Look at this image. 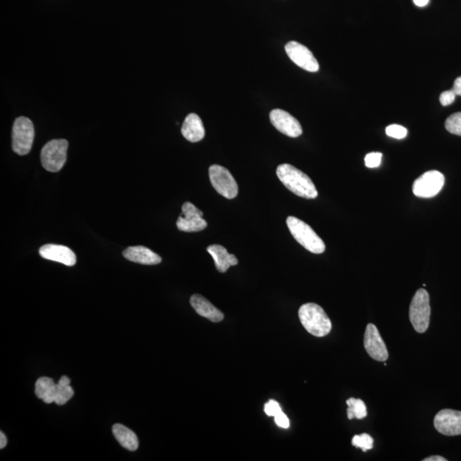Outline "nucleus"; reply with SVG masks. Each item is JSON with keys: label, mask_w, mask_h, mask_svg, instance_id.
Listing matches in <instances>:
<instances>
[{"label": "nucleus", "mask_w": 461, "mask_h": 461, "mask_svg": "<svg viewBox=\"0 0 461 461\" xmlns=\"http://www.w3.org/2000/svg\"><path fill=\"white\" fill-rule=\"evenodd\" d=\"M276 174L283 185L298 197L306 199L318 197L316 187L310 178L291 164H281Z\"/></svg>", "instance_id": "1"}, {"label": "nucleus", "mask_w": 461, "mask_h": 461, "mask_svg": "<svg viewBox=\"0 0 461 461\" xmlns=\"http://www.w3.org/2000/svg\"><path fill=\"white\" fill-rule=\"evenodd\" d=\"M300 321L307 333L322 338L330 333L331 322L324 310L316 303H306L298 311Z\"/></svg>", "instance_id": "2"}, {"label": "nucleus", "mask_w": 461, "mask_h": 461, "mask_svg": "<svg viewBox=\"0 0 461 461\" xmlns=\"http://www.w3.org/2000/svg\"><path fill=\"white\" fill-rule=\"evenodd\" d=\"M289 232L294 239L314 254H322L326 250V244L309 225L294 216H289L286 220Z\"/></svg>", "instance_id": "3"}, {"label": "nucleus", "mask_w": 461, "mask_h": 461, "mask_svg": "<svg viewBox=\"0 0 461 461\" xmlns=\"http://www.w3.org/2000/svg\"><path fill=\"white\" fill-rule=\"evenodd\" d=\"M410 318L414 330L418 333L427 331L431 318L429 296L425 289H418L412 299Z\"/></svg>", "instance_id": "4"}, {"label": "nucleus", "mask_w": 461, "mask_h": 461, "mask_svg": "<svg viewBox=\"0 0 461 461\" xmlns=\"http://www.w3.org/2000/svg\"><path fill=\"white\" fill-rule=\"evenodd\" d=\"M69 143L65 139H54L45 145L41 151V163L49 172H58L67 160Z\"/></svg>", "instance_id": "5"}, {"label": "nucleus", "mask_w": 461, "mask_h": 461, "mask_svg": "<svg viewBox=\"0 0 461 461\" xmlns=\"http://www.w3.org/2000/svg\"><path fill=\"white\" fill-rule=\"evenodd\" d=\"M34 139L33 122L29 118L16 119L12 128V149L20 156L27 155L32 149Z\"/></svg>", "instance_id": "6"}, {"label": "nucleus", "mask_w": 461, "mask_h": 461, "mask_svg": "<svg viewBox=\"0 0 461 461\" xmlns=\"http://www.w3.org/2000/svg\"><path fill=\"white\" fill-rule=\"evenodd\" d=\"M209 174L212 186L219 194L228 199L237 197L239 194V187L232 174L226 167L212 165L209 167Z\"/></svg>", "instance_id": "7"}, {"label": "nucleus", "mask_w": 461, "mask_h": 461, "mask_svg": "<svg viewBox=\"0 0 461 461\" xmlns=\"http://www.w3.org/2000/svg\"><path fill=\"white\" fill-rule=\"evenodd\" d=\"M445 183V178L442 173L436 170L428 171L414 181L413 192L418 198H433L441 191Z\"/></svg>", "instance_id": "8"}, {"label": "nucleus", "mask_w": 461, "mask_h": 461, "mask_svg": "<svg viewBox=\"0 0 461 461\" xmlns=\"http://www.w3.org/2000/svg\"><path fill=\"white\" fill-rule=\"evenodd\" d=\"M204 213L189 202L182 206V215L177 221V228L181 232L197 233L207 228V222L204 218Z\"/></svg>", "instance_id": "9"}, {"label": "nucleus", "mask_w": 461, "mask_h": 461, "mask_svg": "<svg viewBox=\"0 0 461 461\" xmlns=\"http://www.w3.org/2000/svg\"><path fill=\"white\" fill-rule=\"evenodd\" d=\"M285 51L289 59L300 68L309 72L319 71V62L305 45L300 44L298 42L291 41L285 45Z\"/></svg>", "instance_id": "10"}, {"label": "nucleus", "mask_w": 461, "mask_h": 461, "mask_svg": "<svg viewBox=\"0 0 461 461\" xmlns=\"http://www.w3.org/2000/svg\"><path fill=\"white\" fill-rule=\"evenodd\" d=\"M366 351L377 362H384L389 358L386 344L375 324H368L364 336Z\"/></svg>", "instance_id": "11"}, {"label": "nucleus", "mask_w": 461, "mask_h": 461, "mask_svg": "<svg viewBox=\"0 0 461 461\" xmlns=\"http://www.w3.org/2000/svg\"><path fill=\"white\" fill-rule=\"evenodd\" d=\"M271 123L278 131L288 137L298 138L303 134V128L300 122L294 117L286 111L279 109L270 113Z\"/></svg>", "instance_id": "12"}, {"label": "nucleus", "mask_w": 461, "mask_h": 461, "mask_svg": "<svg viewBox=\"0 0 461 461\" xmlns=\"http://www.w3.org/2000/svg\"><path fill=\"white\" fill-rule=\"evenodd\" d=\"M434 426L442 435L453 436L461 435V412L442 410L436 415Z\"/></svg>", "instance_id": "13"}, {"label": "nucleus", "mask_w": 461, "mask_h": 461, "mask_svg": "<svg viewBox=\"0 0 461 461\" xmlns=\"http://www.w3.org/2000/svg\"><path fill=\"white\" fill-rule=\"evenodd\" d=\"M44 259L57 261V263L72 267L76 263V256L69 248L59 244H45L38 251Z\"/></svg>", "instance_id": "14"}, {"label": "nucleus", "mask_w": 461, "mask_h": 461, "mask_svg": "<svg viewBox=\"0 0 461 461\" xmlns=\"http://www.w3.org/2000/svg\"><path fill=\"white\" fill-rule=\"evenodd\" d=\"M191 305L199 316L206 318L212 322H221L224 319V314L217 307L212 305L209 300L198 294L191 296Z\"/></svg>", "instance_id": "15"}, {"label": "nucleus", "mask_w": 461, "mask_h": 461, "mask_svg": "<svg viewBox=\"0 0 461 461\" xmlns=\"http://www.w3.org/2000/svg\"><path fill=\"white\" fill-rule=\"evenodd\" d=\"M126 259L143 265H157L162 263V257L145 246L128 247L123 251Z\"/></svg>", "instance_id": "16"}, {"label": "nucleus", "mask_w": 461, "mask_h": 461, "mask_svg": "<svg viewBox=\"0 0 461 461\" xmlns=\"http://www.w3.org/2000/svg\"><path fill=\"white\" fill-rule=\"evenodd\" d=\"M181 134L188 141L196 143L201 141L205 136L204 124L197 114L188 115L181 128Z\"/></svg>", "instance_id": "17"}, {"label": "nucleus", "mask_w": 461, "mask_h": 461, "mask_svg": "<svg viewBox=\"0 0 461 461\" xmlns=\"http://www.w3.org/2000/svg\"><path fill=\"white\" fill-rule=\"evenodd\" d=\"M207 251L214 259L216 269L222 274L228 271L230 267L236 266L239 263L234 255L229 254L225 247L219 244H212L207 248Z\"/></svg>", "instance_id": "18"}, {"label": "nucleus", "mask_w": 461, "mask_h": 461, "mask_svg": "<svg viewBox=\"0 0 461 461\" xmlns=\"http://www.w3.org/2000/svg\"><path fill=\"white\" fill-rule=\"evenodd\" d=\"M115 438L123 448L135 451L139 448V439L130 429L121 424H115L113 428Z\"/></svg>", "instance_id": "19"}, {"label": "nucleus", "mask_w": 461, "mask_h": 461, "mask_svg": "<svg viewBox=\"0 0 461 461\" xmlns=\"http://www.w3.org/2000/svg\"><path fill=\"white\" fill-rule=\"evenodd\" d=\"M74 396V390L71 386V379L67 376H62L56 384L51 401L58 405H64Z\"/></svg>", "instance_id": "20"}, {"label": "nucleus", "mask_w": 461, "mask_h": 461, "mask_svg": "<svg viewBox=\"0 0 461 461\" xmlns=\"http://www.w3.org/2000/svg\"><path fill=\"white\" fill-rule=\"evenodd\" d=\"M57 383L54 382V379L43 377V378L38 379L36 383V394L38 398L43 400L45 403H51V394Z\"/></svg>", "instance_id": "21"}, {"label": "nucleus", "mask_w": 461, "mask_h": 461, "mask_svg": "<svg viewBox=\"0 0 461 461\" xmlns=\"http://www.w3.org/2000/svg\"><path fill=\"white\" fill-rule=\"evenodd\" d=\"M346 404L348 406L347 414L348 420L353 418H357V420H362L368 415V410H366V404L362 399H355V398H349Z\"/></svg>", "instance_id": "22"}, {"label": "nucleus", "mask_w": 461, "mask_h": 461, "mask_svg": "<svg viewBox=\"0 0 461 461\" xmlns=\"http://www.w3.org/2000/svg\"><path fill=\"white\" fill-rule=\"evenodd\" d=\"M373 438L371 436L363 433L362 435H356L352 439V445L355 448L362 449L363 452H366L368 450L373 448Z\"/></svg>", "instance_id": "23"}, {"label": "nucleus", "mask_w": 461, "mask_h": 461, "mask_svg": "<svg viewBox=\"0 0 461 461\" xmlns=\"http://www.w3.org/2000/svg\"><path fill=\"white\" fill-rule=\"evenodd\" d=\"M445 128L450 134L461 136V113L450 115L445 121Z\"/></svg>", "instance_id": "24"}, {"label": "nucleus", "mask_w": 461, "mask_h": 461, "mask_svg": "<svg viewBox=\"0 0 461 461\" xmlns=\"http://www.w3.org/2000/svg\"><path fill=\"white\" fill-rule=\"evenodd\" d=\"M386 131L389 137L397 139H403L407 135V128L397 124L388 126Z\"/></svg>", "instance_id": "25"}, {"label": "nucleus", "mask_w": 461, "mask_h": 461, "mask_svg": "<svg viewBox=\"0 0 461 461\" xmlns=\"http://www.w3.org/2000/svg\"><path fill=\"white\" fill-rule=\"evenodd\" d=\"M383 154L380 152H372L365 157V165L369 169H375L380 166L382 162Z\"/></svg>", "instance_id": "26"}, {"label": "nucleus", "mask_w": 461, "mask_h": 461, "mask_svg": "<svg viewBox=\"0 0 461 461\" xmlns=\"http://www.w3.org/2000/svg\"><path fill=\"white\" fill-rule=\"evenodd\" d=\"M264 411L268 416L274 417L276 415L281 413L282 410L277 401L274 400H270L268 401V403L265 404Z\"/></svg>", "instance_id": "27"}, {"label": "nucleus", "mask_w": 461, "mask_h": 461, "mask_svg": "<svg viewBox=\"0 0 461 461\" xmlns=\"http://www.w3.org/2000/svg\"><path fill=\"white\" fill-rule=\"evenodd\" d=\"M456 94L453 93V90L445 91L441 95H440V103L443 106H448L449 104L453 103L456 100Z\"/></svg>", "instance_id": "28"}, {"label": "nucleus", "mask_w": 461, "mask_h": 461, "mask_svg": "<svg viewBox=\"0 0 461 461\" xmlns=\"http://www.w3.org/2000/svg\"><path fill=\"white\" fill-rule=\"evenodd\" d=\"M274 421L279 427L283 429H288L289 427V418L286 416L285 414L283 413V411L274 416Z\"/></svg>", "instance_id": "29"}, {"label": "nucleus", "mask_w": 461, "mask_h": 461, "mask_svg": "<svg viewBox=\"0 0 461 461\" xmlns=\"http://www.w3.org/2000/svg\"><path fill=\"white\" fill-rule=\"evenodd\" d=\"M452 90L456 94V96H461V76L456 80Z\"/></svg>", "instance_id": "30"}, {"label": "nucleus", "mask_w": 461, "mask_h": 461, "mask_svg": "<svg viewBox=\"0 0 461 461\" xmlns=\"http://www.w3.org/2000/svg\"><path fill=\"white\" fill-rule=\"evenodd\" d=\"M7 445L6 436L3 432H0V449L5 448Z\"/></svg>", "instance_id": "31"}, {"label": "nucleus", "mask_w": 461, "mask_h": 461, "mask_svg": "<svg viewBox=\"0 0 461 461\" xmlns=\"http://www.w3.org/2000/svg\"><path fill=\"white\" fill-rule=\"evenodd\" d=\"M424 461H447V460L442 456H436L428 457V458L425 459Z\"/></svg>", "instance_id": "32"}, {"label": "nucleus", "mask_w": 461, "mask_h": 461, "mask_svg": "<svg viewBox=\"0 0 461 461\" xmlns=\"http://www.w3.org/2000/svg\"><path fill=\"white\" fill-rule=\"evenodd\" d=\"M429 0H414L415 5L418 7H424L429 3Z\"/></svg>", "instance_id": "33"}]
</instances>
